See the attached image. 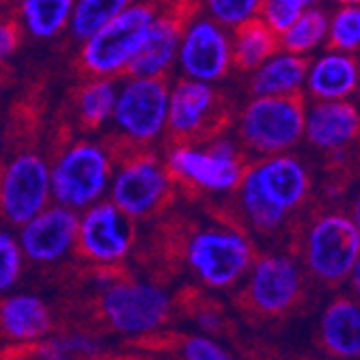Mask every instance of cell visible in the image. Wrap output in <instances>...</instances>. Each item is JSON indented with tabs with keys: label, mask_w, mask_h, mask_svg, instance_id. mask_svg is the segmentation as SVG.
Listing matches in <instances>:
<instances>
[{
	"label": "cell",
	"mask_w": 360,
	"mask_h": 360,
	"mask_svg": "<svg viewBox=\"0 0 360 360\" xmlns=\"http://www.w3.org/2000/svg\"><path fill=\"white\" fill-rule=\"evenodd\" d=\"M304 115L302 95H252L238 117L240 145L255 158L293 151L304 141Z\"/></svg>",
	"instance_id": "cell-1"
},
{
	"label": "cell",
	"mask_w": 360,
	"mask_h": 360,
	"mask_svg": "<svg viewBox=\"0 0 360 360\" xmlns=\"http://www.w3.org/2000/svg\"><path fill=\"white\" fill-rule=\"evenodd\" d=\"M112 171L115 155L110 147L95 141H76L50 165L52 201L82 212L108 194Z\"/></svg>",
	"instance_id": "cell-2"
},
{
	"label": "cell",
	"mask_w": 360,
	"mask_h": 360,
	"mask_svg": "<svg viewBox=\"0 0 360 360\" xmlns=\"http://www.w3.org/2000/svg\"><path fill=\"white\" fill-rule=\"evenodd\" d=\"M165 165L173 179L210 194L236 192L248 167L244 147L229 136H214L205 145L177 143Z\"/></svg>",
	"instance_id": "cell-3"
},
{
	"label": "cell",
	"mask_w": 360,
	"mask_h": 360,
	"mask_svg": "<svg viewBox=\"0 0 360 360\" xmlns=\"http://www.w3.org/2000/svg\"><path fill=\"white\" fill-rule=\"evenodd\" d=\"M192 274L210 289H229L244 281L255 248L248 236L236 226L214 224L194 231L184 246Z\"/></svg>",
	"instance_id": "cell-4"
},
{
	"label": "cell",
	"mask_w": 360,
	"mask_h": 360,
	"mask_svg": "<svg viewBox=\"0 0 360 360\" xmlns=\"http://www.w3.org/2000/svg\"><path fill=\"white\" fill-rule=\"evenodd\" d=\"M158 15L149 3L127 5L117 18L102 26L80 46V68L89 76L115 78L125 74L129 63L141 50L147 32Z\"/></svg>",
	"instance_id": "cell-5"
},
{
	"label": "cell",
	"mask_w": 360,
	"mask_h": 360,
	"mask_svg": "<svg viewBox=\"0 0 360 360\" xmlns=\"http://www.w3.org/2000/svg\"><path fill=\"white\" fill-rule=\"evenodd\" d=\"M360 255V229L352 216L328 212L313 218L302 238V266L323 285L347 281Z\"/></svg>",
	"instance_id": "cell-6"
},
{
	"label": "cell",
	"mask_w": 360,
	"mask_h": 360,
	"mask_svg": "<svg viewBox=\"0 0 360 360\" xmlns=\"http://www.w3.org/2000/svg\"><path fill=\"white\" fill-rule=\"evenodd\" d=\"M171 296L153 283L115 278L100 296L104 323L123 337H149L171 319Z\"/></svg>",
	"instance_id": "cell-7"
},
{
	"label": "cell",
	"mask_w": 360,
	"mask_h": 360,
	"mask_svg": "<svg viewBox=\"0 0 360 360\" xmlns=\"http://www.w3.org/2000/svg\"><path fill=\"white\" fill-rule=\"evenodd\" d=\"M173 192V175L158 155L129 149L115 165L108 186V199L132 220L158 214L167 205Z\"/></svg>",
	"instance_id": "cell-8"
},
{
	"label": "cell",
	"mask_w": 360,
	"mask_h": 360,
	"mask_svg": "<svg viewBox=\"0 0 360 360\" xmlns=\"http://www.w3.org/2000/svg\"><path fill=\"white\" fill-rule=\"evenodd\" d=\"M169 93L167 78L127 76L119 86L110 119L125 143L145 147L167 134Z\"/></svg>",
	"instance_id": "cell-9"
},
{
	"label": "cell",
	"mask_w": 360,
	"mask_h": 360,
	"mask_svg": "<svg viewBox=\"0 0 360 360\" xmlns=\"http://www.w3.org/2000/svg\"><path fill=\"white\" fill-rule=\"evenodd\" d=\"M52 203L48 160L22 151L0 167V216L20 229Z\"/></svg>",
	"instance_id": "cell-10"
},
{
	"label": "cell",
	"mask_w": 360,
	"mask_h": 360,
	"mask_svg": "<svg viewBox=\"0 0 360 360\" xmlns=\"http://www.w3.org/2000/svg\"><path fill=\"white\" fill-rule=\"evenodd\" d=\"M177 68L184 78L218 82L233 68L231 28L210 15L188 18L181 30Z\"/></svg>",
	"instance_id": "cell-11"
},
{
	"label": "cell",
	"mask_w": 360,
	"mask_h": 360,
	"mask_svg": "<svg viewBox=\"0 0 360 360\" xmlns=\"http://www.w3.org/2000/svg\"><path fill=\"white\" fill-rule=\"evenodd\" d=\"M244 300L259 313L276 317L293 309L302 296V266L291 255L270 252L255 257L244 276Z\"/></svg>",
	"instance_id": "cell-12"
},
{
	"label": "cell",
	"mask_w": 360,
	"mask_h": 360,
	"mask_svg": "<svg viewBox=\"0 0 360 360\" xmlns=\"http://www.w3.org/2000/svg\"><path fill=\"white\" fill-rule=\"evenodd\" d=\"M134 246L132 218L125 216L110 199L97 201L82 210L78 218L76 250L97 268H112L129 255Z\"/></svg>",
	"instance_id": "cell-13"
},
{
	"label": "cell",
	"mask_w": 360,
	"mask_h": 360,
	"mask_svg": "<svg viewBox=\"0 0 360 360\" xmlns=\"http://www.w3.org/2000/svg\"><path fill=\"white\" fill-rule=\"evenodd\" d=\"M244 177L287 216L298 212L311 194V173L291 151L259 158L246 167Z\"/></svg>",
	"instance_id": "cell-14"
},
{
	"label": "cell",
	"mask_w": 360,
	"mask_h": 360,
	"mask_svg": "<svg viewBox=\"0 0 360 360\" xmlns=\"http://www.w3.org/2000/svg\"><path fill=\"white\" fill-rule=\"evenodd\" d=\"M80 214L68 205L50 203L35 218L20 226L18 242L28 261L39 266L58 264L76 250Z\"/></svg>",
	"instance_id": "cell-15"
},
{
	"label": "cell",
	"mask_w": 360,
	"mask_h": 360,
	"mask_svg": "<svg viewBox=\"0 0 360 360\" xmlns=\"http://www.w3.org/2000/svg\"><path fill=\"white\" fill-rule=\"evenodd\" d=\"M218 93L212 82L181 78L169 93V123L167 134L177 143H192L207 136L216 123Z\"/></svg>",
	"instance_id": "cell-16"
},
{
	"label": "cell",
	"mask_w": 360,
	"mask_h": 360,
	"mask_svg": "<svg viewBox=\"0 0 360 360\" xmlns=\"http://www.w3.org/2000/svg\"><path fill=\"white\" fill-rule=\"evenodd\" d=\"M360 136V110L352 100H311L304 115V141L323 153L347 149Z\"/></svg>",
	"instance_id": "cell-17"
},
{
	"label": "cell",
	"mask_w": 360,
	"mask_h": 360,
	"mask_svg": "<svg viewBox=\"0 0 360 360\" xmlns=\"http://www.w3.org/2000/svg\"><path fill=\"white\" fill-rule=\"evenodd\" d=\"M358 86V56L321 48L307 60L304 95L309 100H352Z\"/></svg>",
	"instance_id": "cell-18"
},
{
	"label": "cell",
	"mask_w": 360,
	"mask_h": 360,
	"mask_svg": "<svg viewBox=\"0 0 360 360\" xmlns=\"http://www.w3.org/2000/svg\"><path fill=\"white\" fill-rule=\"evenodd\" d=\"M188 18L177 11L158 13L147 37L127 68V76H149V78H167L177 63V50L181 30Z\"/></svg>",
	"instance_id": "cell-19"
},
{
	"label": "cell",
	"mask_w": 360,
	"mask_h": 360,
	"mask_svg": "<svg viewBox=\"0 0 360 360\" xmlns=\"http://www.w3.org/2000/svg\"><path fill=\"white\" fill-rule=\"evenodd\" d=\"M52 330L48 304L35 293H13L0 302V333L7 339L32 345Z\"/></svg>",
	"instance_id": "cell-20"
},
{
	"label": "cell",
	"mask_w": 360,
	"mask_h": 360,
	"mask_svg": "<svg viewBox=\"0 0 360 360\" xmlns=\"http://www.w3.org/2000/svg\"><path fill=\"white\" fill-rule=\"evenodd\" d=\"M319 343L335 358H360V300L337 298L323 309L319 319Z\"/></svg>",
	"instance_id": "cell-21"
},
{
	"label": "cell",
	"mask_w": 360,
	"mask_h": 360,
	"mask_svg": "<svg viewBox=\"0 0 360 360\" xmlns=\"http://www.w3.org/2000/svg\"><path fill=\"white\" fill-rule=\"evenodd\" d=\"M307 60L300 54L278 48L248 76V89L252 95H278L293 97L304 93Z\"/></svg>",
	"instance_id": "cell-22"
},
{
	"label": "cell",
	"mask_w": 360,
	"mask_h": 360,
	"mask_svg": "<svg viewBox=\"0 0 360 360\" xmlns=\"http://www.w3.org/2000/svg\"><path fill=\"white\" fill-rule=\"evenodd\" d=\"M76 0H18V24L32 39L50 41L70 28Z\"/></svg>",
	"instance_id": "cell-23"
},
{
	"label": "cell",
	"mask_w": 360,
	"mask_h": 360,
	"mask_svg": "<svg viewBox=\"0 0 360 360\" xmlns=\"http://www.w3.org/2000/svg\"><path fill=\"white\" fill-rule=\"evenodd\" d=\"M231 46H233V68H238L244 74L257 70L261 63L281 48L278 35L259 18L231 28Z\"/></svg>",
	"instance_id": "cell-24"
},
{
	"label": "cell",
	"mask_w": 360,
	"mask_h": 360,
	"mask_svg": "<svg viewBox=\"0 0 360 360\" xmlns=\"http://www.w3.org/2000/svg\"><path fill=\"white\" fill-rule=\"evenodd\" d=\"M328 20L330 13L321 5L302 9L293 24L278 35V46L287 52L309 58L323 46H328Z\"/></svg>",
	"instance_id": "cell-25"
},
{
	"label": "cell",
	"mask_w": 360,
	"mask_h": 360,
	"mask_svg": "<svg viewBox=\"0 0 360 360\" xmlns=\"http://www.w3.org/2000/svg\"><path fill=\"white\" fill-rule=\"evenodd\" d=\"M119 86L112 78L91 76L76 95V115L82 127L97 129L112 119Z\"/></svg>",
	"instance_id": "cell-26"
},
{
	"label": "cell",
	"mask_w": 360,
	"mask_h": 360,
	"mask_svg": "<svg viewBox=\"0 0 360 360\" xmlns=\"http://www.w3.org/2000/svg\"><path fill=\"white\" fill-rule=\"evenodd\" d=\"M132 3L134 0H76L70 20L72 37L82 44Z\"/></svg>",
	"instance_id": "cell-27"
},
{
	"label": "cell",
	"mask_w": 360,
	"mask_h": 360,
	"mask_svg": "<svg viewBox=\"0 0 360 360\" xmlns=\"http://www.w3.org/2000/svg\"><path fill=\"white\" fill-rule=\"evenodd\" d=\"M104 352L102 341L84 335V333H70L60 337H46L37 343H32V356L48 358V360H60V358H93Z\"/></svg>",
	"instance_id": "cell-28"
},
{
	"label": "cell",
	"mask_w": 360,
	"mask_h": 360,
	"mask_svg": "<svg viewBox=\"0 0 360 360\" xmlns=\"http://www.w3.org/2000/svg\"><path fill=\"white\" fill-rule=\"evenodd\" d=\"M328 46L360 56V5H337L330 11Z\"/></svg>",
	"instance_id": "cell-29"
},
{
	"label": "cell",
	"mask_w": 360,
	"mask_h": 360,
	"mask_svg": "<svg viewBox=\"0 0 360 360\" xmlns=\"http://www.w3.org/2000/svg\"><path fill=\"white\" fill-rule=\"evenodd\" d=\"M264 0H205V11L210 18L226 28H236L259 15Z\"/></svg>",
	"instance_id": "cell-30"
},
{
	"label": "cell",
	"mask_w": 360,
	"mask_h": 360,
	"mask_svg": "<svg viewBox=\"0 0 360 360\" xmlns=\"http://www.w3.org/2000/svg\"><path fill=\"white\" fill-rule=\"evenodd\" d=\"M24 252L18 242L9 231L0 229V293L9 291L22 276L24 270Z\"/></svg>",
	"instance_id": "cell-31"
},
{
	"label": "cell",
	"mask_w": 360,
	"mask_h": 360,
	"mask_svg": "<svg viewBox=\"0 0 360 360\" xmlns=\"http://www.w3.org/2000/svg\"><path fill=\"white\" fill-rule=\"evenodd\" d=\"M177 352L186 360H226V358H231L229 349L214 335H205V333L186 337L179 343Z\"/></svg>",
	"instance_id": "cell-32"
},
{
	"label": "cell",
	"mask_w": 360,
	"mask_h": 360,
	"mask_svg": "<svg viewBox=\"0 0 360 360\" xmlns=\"http://www.w3.org/2000/svg\"><path fill=\"white\" fill-rule=\"evenodd\" d=\"M300 9H293L291 5H285L281 3V0H264V5H261L259 9V20L264 22L270 30H274L276 35H281V32H285L293 20L298 18Z\"/></svg>",
	"instance_id": "cell-33"
},
{
	"label": "cell",
	"mask_w": 360,
	"mask_h": 360,
	"mask_svg": "<svg viewBox=\"0 0 360 360\" xmlns=\"http://www.w3.org/2000/svg\"><path fill=\"white\" fill-rule=\"evenodd\" d=\"M20 37H22V28L18 20L0 18V65L7 63L15 54L20 46Z\"/></svg>",
	"instance_id": "cell-34"
},
{
	"label": "cell",
	"mask_w": 360,
	"mask_h": 360,
	"mask_svg": "<svg viewBox=\"0 0 360 360\" xmlns=\"http://www.w3.org/2000/svg\"><path fill=\"white\" fill-rule=\"evenodd\" d=\"M194 321H196V328L205 335H218L222 330V315L216 311V309H210V307H203L194 313Z\"/></svg>",
	"instance_id": "cell-35"
},
{
	"label": "cell",
	"mask_w": 360,
	"mask_h": 360,
	"mask_svg": "<svg viewBox=\"0 0 360 360\" xmlns=\"http://www.w3.org/2000/svg\"><path fill=\"white\" fill-rule=\"evenodd\" d=\"M347 283H349L352 293L360 300V255H358L356 264H354V268H352V272H349V276H347Z\"/></svg>",
	"instance_id": "cell-36"
},
{
	"label": "cell",
	"mask_w": 360,
	"mask_h": 360,
	"mask_svg": "<svg viewBox=\"0 0 360 360\" xmlns=\"http://www.w3.org/2000/svg\"><path fill=\"white\" fill-rule=\"evenodd\" d=\"M281 3H285V5H291L293 9H309V7H317V5H321L323 0H281Z\"/></svg>",
	"instance_id": "cell-37"
},
{
	"label": "cell",
	"mask_w": 360,
	"mask_h": 360,
	"mask_svg": "<svg viewBox=\"0 0 360 360\" xmlns=\"http://www.w3.org/2000/svg\"><path fill=\"white\" fill-rule=\"evenodd\" d=\"M352 218H354V222H356V224H358V229H360V194H358V199H356V203H354Z\"/></svg>",
	"instance_id": "cell-38"
},
{
	"label": "cell",
	"mask_w": 360,
	"mask_h": 360,
	"mask_svg": "<svg viewBox=\"0 0 360 360\" xmlns=\"http://www.w3.org/2000/svg\"><path fill=\"white\" fill-rule=\"evenodd\" d=\"M330 3L337 7V5H360V0H330Z\"/></svg>",
	"instance_id": "cell-39"
},
{
	"label": "cell",
	"mask_w": 360,
	"mask_h": 360,
	"mask_svg": "<svg viewBox=\"0 0 360 360\" xmlns=\"http://www.w3.org/2000/svg\"><path fill=\"white\" fill-rule=\"evenodd\" d=\"M356 95H360V58H358V86H356Z\"/></svg>",
	"instance_id": "cell-40"
},
{
	"label": "cell",
	"mask_w": 360,
	"mask_h": 360,
	"mask_svg": "<svg viewBox=\"0 0 360 360\" xmlns=\"http://www.w3.org/2000/svg\"><path fill=\"white\" fill-rule=\"evenodd\" d=\"M0 149H3V141H0Z\"/></svg>",
	"instance_id": "cell-41"
}]
</instances>
